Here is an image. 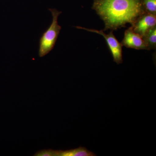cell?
<instances>
[{
  "label": "cell",
  "mask_w": 156,
  "mask_h": 156,
  "mask_svg": "<svg viewBox=\"0 0 156 156\" xmlns=\"http://www.w3.org/2000/svg\"><path fill=\"white\" fill-rule=\"evenodd\" d=\"M121 44L123 46L128 48L148 50L143 38L134 32L131 27L125 31L124 38Z\"/></svg>",
  "instance_id": "5b68a950"
},
{
  "label": "cell",
  "mask_w": 156,
  "mask_h": 156,
  "mask_svg": "<svg viewBox=\"0 0 156 156\" xmlns=\"http://www.w3.org/2000/svg\"><path fill=\"white\" fill-rule=\"evenodd\" d=\"M148 50L155 49L156 47V26L149 30L144 37Z\"/></svg>",
  "instance_id": "52a82bcc"
},
{
  "label": "cell",
  "mask_w": 156,
  "mask_h": 156,
  "mask_svg": "<svg viewBox=\"0 0 156 156\" xmlns=\"http://www.w3.org/2000/svg\"><path fill=\"white\" fill-rule=\"evenodd\" d=\"M75 27L79 29L84 30L90 32L95 33L102 36L107 43L109 49L110 50L112 56L113 58V61L118 64L122 63L123 46L115 37L113 31H111L110 33L106 34L105 33L103 30H98L79 26H76Z\"/></svg>",
  "instance_id": "3957f363"
},
{
  "label": "cell",
  "mask_w": 156,
  "mask_h": 156,
  "mask_svg": "<svg viewBox=\"0 0 156 156\" xmlns=\"http://www.w3.org/2000/svg\"><path fill=\"white\" fill-rule=\"evenodd\" d=\"M156 14L145 12L131 24V27L134 32L143 38L149 30L156 27Z\"/></svg>",
  "instance_id": "277c9868"
},
{
  "label": "cell",
  "mask_w": 156,
  "mask_h": 156,
  "mask_svg": "<svg viewBox=\"0 0 156 156\" xmlns=\"http://www.w3.org/2000/svg\"><path fill=\"white\" fill-rule=\"evenodd\" d=\"M92 9L104 22L103 31L132 24L146 12L140 0H94Z\"/></svg>",
  "instance_id": "6da1fadb"
},
{
  "label": "cell",
  "mask_w": 156,
  "mask_h": 156,
  "mask_svg": "<svg viewBox=\"0 0 156 156\" xmlns=\"http://www.w3.org/2000/svg\"><path fill=\"white\" fill-rule=\"evenodd\" d=\"M146 12L156 15V0H140Z\"/></svg>",
  "instance_id": "ba28073f"
},
{
  "label": "cell",
  "mask_w": 156,
  "mask_h": 156,
  "mask_svg": "<svg viewBox=\"0 0 156 156\" xmlns=\"http://www.w3.org/2000/svg\"><path fill=\"white\" fill-rule=\"evenodd\" d=\"M49 10L53 17L52 21L50 26L42 34L39 40L38 53L40 57L46 56L53 50L62 28L58 23V17L62 11H58L56 9H50Z\"/></svg>",
  "instance_id": "7a4b0ae2"
},
{
  "label": "cell",
  "mask_w": 156,
  "mask_h": 156,
  "mask_svg": "<svg viewBox=\"0 0 156 156\" xmlns=\"http://www.w3.org/2000/svg\"><path fill=\"white\" fill-rule=\"evenodd\" d=\"M35 156H56V151L53 150H43L36 153Z\"/></svg>",
  "instance_id": "9c48e42d"
},
{
  "label": "cell",
  "mask_w": 156,
  "mask_h": 156,
  "mask_svg": "<svg viewBox=\"0 0 156 156\" xmlns=\"http://www.w3.org/2000/svg\"><path fill=\"white\" fill-rule=\"evenodd\" d=\"M95 153L86 147H80L77 148L66 151H56V156H95Z\"/></svg>",
  "instance_id": "8992f818"
}]
</instances>
